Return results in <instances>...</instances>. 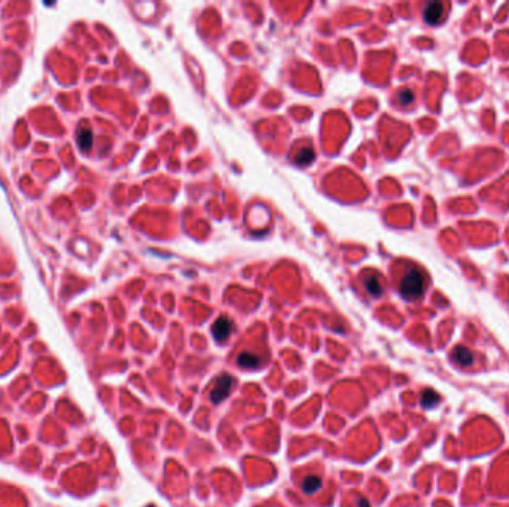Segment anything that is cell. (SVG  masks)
Returning a JSON list of instances; mask_svg holds the SVG:
<instances>
[{
	"mask_svg": "<svg viewBox=\"0 0 509 507\" xmlns=\"http://www.w3.org/2000/svg\"><path fill=\"white\" fill-rule=\"evenodd\" d=\"M427 284V275L419 265L410 264L399 278V293L406 301L420 299Z\"/></svg>",
	"mask_w": 509,
	"mask_h": 507,
	"instance_id": "cell-1",
	"label": "cell"
},
{
	"mask_svg": "<svg viewBox=\"0 0 509 507\" xmlns=\"http://www.w3.org/2000/svg\"><path fill=\"white\" fill-rule=\"evenodd\" d=\"M447 3L443 2H429L423 8V20L430 25H436L443 21L447 15Z\"/></svg>",
	"mask_w": 509,
	"mask_h": 507,
	"instance_id": "cell-2",
	"label": "cell"
},
{
	"mask_svg": "<svg viewBox=\"0 0 509 507\" xmlns=\"http://www.w3.org/2000/svg\"><path fill=\"white\" fill-rule=\"evenodd\" d=\"M363 284L365 288L369 292V295H372L374 298H380L383 295V284L380 281V278L377 277L376 274H369L363 277Z\"/></svg>",
	"mask_w": 509,
	"mask_h": 507,
	"instance_id": "cell-5",
	"label": "cell"
},
{
	"mask_svg": "<svg viewBox=\"0 0 509 507\" xmlns=\"http://www.w3.org/2000/svg\"><path fill=\"white\" fill-rule=\"evenodd\" d=\"M357 506L359 507H369V503H368V500L366 498H359V501H357Z\"/></svg>",
	"mask_w": 509,
	"mask_h": 507,
	"instance_id": "cell-13",
	"label": "cell"
},
{
	"mask_svg": "<svg viewBox=\"0 0 509 507\" xmlns=\"http://www.w3.org/2000/svg\"><path fill=\"white\" fill-rule=\"evenodd\" d=\"M314 159V152L311 148H304L302 151H299L296 158H295V162L299 164V165H309L311 161Z\"/></svg>",
	"mask_w": 509,
	"mask_h": 507,
	"instance_id": "cell-10",
	"label": "cell"
},
{
	"mask_svg": "<svg viewBox=\"0 0 509 507\" xmlns=\"http://www.w3.org/2000/svg\"><path fill=\"white\" fill-rule=\"evenodd\" d=\"M237 363L240 368H244V369H255L259 366L261 363V358L253 353H249V351H243L242 354H239L237 357Z\"/></svg>",
	"mask_w": 509,
	"mask_h": 507,
	"instance_id": "cell-6",
	"label": "cell"
},
{
	"mask_svg": "<svg viewBox=\"0 0 509 507\" xmlns=\"http://www.w3.org/2000/svg\"><path fill=\"white\" fill-rule=\"evenodd\" d=\"M232 384H234V379H232L231 376L222 375L221 378L218 379L215 388H213L212 393H210V400H212L213 403H221V402H223V400L228 397V394L231 393Z\"/></svg>",
	"mask_w": 509,
	"mask_h": 507,
	"instance_id": "cell-3",
	"label": "cell"
},
{
	"mask_svg": "<svg viewBox=\"0 0 509 507\" xmlns=\"http://www.w3.org/2000/svg\"><path fill=\"white\" fill-rule=\"evenodd\" d=\"M396 100H398V103L400 106H410V104L414 101V92H413L410 88L400 89L398 92Z\"/></svg>",
	"mask_w": 509,
	"mask_h": 507,
	"instance_id": "cell-12",
	"label": "cell"
},
{
	"mask_svg": "<svg viewBox=\"0 0 509 507\" xmlns=\"http://www.w3.org/2000/svg\"><path fill=\"white\" fill-rule=\"evenodd\" d=\"M78 143L82 151H89L92 144V134L89 130H82L78 134Z\"/></svg>",
	"mask_w": 509,
	"mask_h": 507,
	"instance_id": "cell-11",
	"label": "cell"
},
{
	"mask_svg": "<svg viewBox=\"0 0 509 507\" xmlns=\"http://www.w3.org/2000/svg\"><path fill=\"white\" fill-rule=\"evenodd\" d=\"M451 355H453V360L460 366H470L473 361V355L465 347H456Z\"/></svg>",
	"mask_w": 509,
	"mask_h": 507,
	"instance_id": "cell-7",
	"label": "cell"
},
{
	"mask_svg": "<svg viewBox=\"0 0 509 507\" xmlns=\"http://www.w3.org/2000/svg\"><path fill=\"white\" fill-rule=\"evenodd\" d=\"M231 329H232L231 321H229L226 317H219V318L213 323V326H212V333H213V336H215L216 341H221L222 342V341H225V339L229 336Z\"/></svg>",
	"mask_w": 509,
	"mask_h": 507,
	"instance_id": "cell-4",
	"label": "cell"
},
{
	"mask_svg": "<svg viewBox=\"0 0 509 507\" xmlns=\"http://www.w3.org/2000/svg\"><path fill=\"white\" fill-rule=\"evenodd\" d=\"M322 488V479L319 478V476H307L306 479H304V482H302V491L306 492V494H314V492H317L319 489Z\"/></svg>",
	"mask_w": 509,
	"mask_h": 507,
	"instance_id": "cell-8",
	"label": "cell"
},
{
	"mask_svg": "<svg viewBox=\"0 0 509 507\" xmlns=\"http://www.w3.org/2000/svg\"><path fill=\"white\" fill-rule=\"evenodd\" d=\"M438 402H439V396H438L433 390H426V391L423 393V396H421V405H423L424 408H427V409L436 406Z\"/></svg>",
	"mask_w": 509,
	"mask_h": 507,
	"instance_id": "cell-9",
	"label": "cell"
}]
</instances>
